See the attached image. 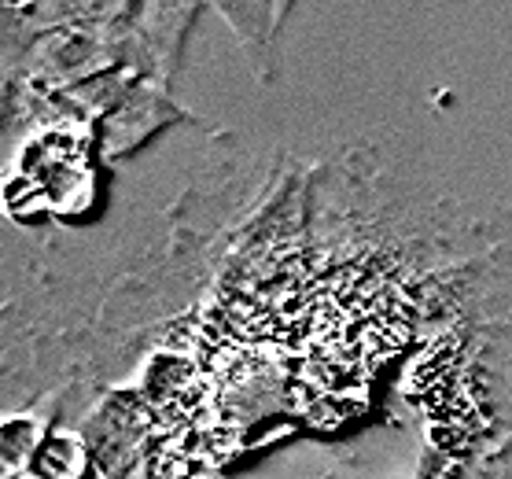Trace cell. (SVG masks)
<instances>
[{
	"label": "cell",
	"mask_w": 512,
	"mask_h": 479,
	"mask_svg": "<svg viewBox=\"0 0 512 479\" xmlns=\"http://www.w3.org/2000/svg\"><path fill=\"white\" fill-rule=\"evenodd\" d=\"M218 15L233 26L247 59L262 82L277 78V37L280 19L288 15V4H214Z\"/></svg>",
	"instance_id": "obj_1"
}]
</instances>
